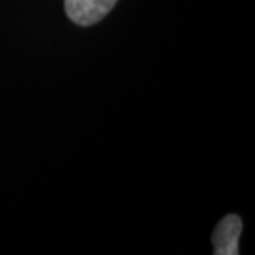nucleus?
<instances>
[{"mask_svg": "<svg viewBox=\"0 0 255 255\" xmlns=\"http://www.w3.org/2000/svg\"><path fill=\"white\" fill-rule=\"evenodd\" d=\"M243 221L236 214L226 216L213 233V247L216 255H237L238 238L241 236Z\"/></svg>", "mask_w": 255, "mask_h": 255, "instance_id": "f03ea898", "label": "nucleus"}, {"mask_svg": "<svg viewBox=\"0 0 255 255\" xmlns=\"http://www.w3.org/2000/svg\"><path fill=\"white\" fill-rule=\"evenodd\" d=\"M118 0H65V13L78 26H92L105 17Z\"/></svg>", "mask_w": 255, "mask_h": 255, "instance_id": "f257e3e1", "label": "nucleus"}]
</instances>
